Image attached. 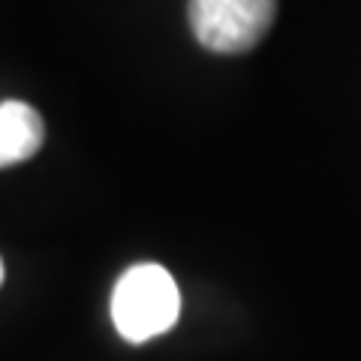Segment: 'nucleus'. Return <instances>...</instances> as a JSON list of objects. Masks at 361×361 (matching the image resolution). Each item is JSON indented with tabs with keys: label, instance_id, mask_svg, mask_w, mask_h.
Masks as SVG:
<instances>
[{
	"label": "nucleus",
	"instance_id": "nucleus-1",
	"mask_svg": "<svg viewBox=\"0 0 361 361\" xmlns=\"http://www.w3.org/2000/svg\"><path fill=\"white\" fill-rule=\"evenodd\" d=\"M180 292L175 277L157 262L130 265L111 292V322L130 343H148L178 322Z\"/></svg>",
	"mask_w": 361,
	"mask_h": 361
},
{
	"label": "nucleus",
	"instance_id": "nucleus-4",
	"mask_svg": "<svg viewBox=\"0 0 361 361\" xmlns=\"http://www.w3.org/2000/svg\"><path fill=\"white\" fill-rule=\"evenodd\" d=\"M0 283H4V262H0Z\"/></svg>",
	"mask_w": 361,
	"mask_h": 361
},
{
	"label": "nucleus",
	"instance_id": "nucleus-2",
	"mask_svg": "<svg viewBox=\"0 0 361 361\" xmlns=\"http://www.w3.org/2000/svg\"><path fill=\"white\" fill-rule=\"evenodd\" d=\"M277 18V0H190L187 21L196 42L214 54L253 51Z\"/></svg>",
	"mask_w": 361,
	"mask_h": 361
},
{
	"label": "nucleus",
	"instance_id": "nucleus-3",
	"mask_svg": "<svg viewBox=\"0 0 361 361\" xmlns=\"http://www.w3.org/2000/svg\"><path fill=\"white\" fill-rule=\"evenodd\" d=\"M45 142L42 115L21 99L0 103V169L30 160Z\"/></svg>",
	"mask_w": 361,
	"mask_h": 361
}]
</instances>
